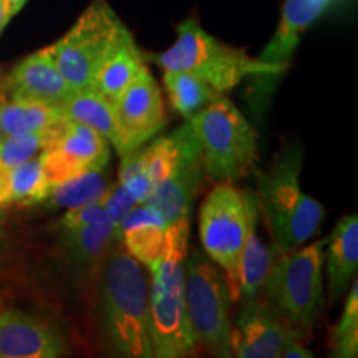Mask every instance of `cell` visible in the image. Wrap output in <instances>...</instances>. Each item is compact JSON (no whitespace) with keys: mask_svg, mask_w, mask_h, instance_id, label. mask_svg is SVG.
<instances>
[{"mask_svg":"<svg viewBox=\"0 0 358 358\" xmlns=\"http://www.w3.org/2000/svg\"><path fill=\"white\" fill-rule=\"evenodd\" d=\"M92 284L101 338L108 352L123 358H153L148 268L118 244L103 261Z\"/></svg>","mask_w":358,"mask_h":358,"instance_id":"1","label":"cell"},{"mask_svg":"<svg viewBox=\"0 0 358 358\" xmlns=\"http://www.w3.org/2000/svg\"><path fill=\"white\" fill-rule=\"evenodd\" d=\"M302 153L285 148L271 166L256 173L259 216L264 217L272 244L279 252H289L307 244L320 229L325 208L301 187Z\"/></svg>","mask_w":358,"mask_h":358,"instance_id":"2","label":"cell"},{"mask_svg":"<svg viewBox=\"0 0 358 358\" xmlns=\"http://www.w3.org/2000/svg\"><path fill=\"white\" fill-rule=\"evenodd\" d=\"M178 37L168 50L155 60L163 70H182L196 75L219 93H227L248 77H272L285 71V65L266 64L245 50L219 42L196 19H186L176 27Z\"/></svg>","mask_w":358,"mask_h":358,"instance_id":"3","label":"cell"},{"mask_svg":"<svg viewBox=\"0 0 358 358\" xmlns=\"http://www.w3.org/2000/svg\"><path fill=\"white\" fill-rule=\"evenodd\" d=\"M201 146L204 173L216 182H237L257 168V131L229 98L219 95L187 118Z\"/></svg>","mask_w":358,"mask_h":358,"instance_id":"4","label":"cell"},{"mask_svg":"<svg viewBox=\"0 0 358 358\" xmlns=\"http://www.w3.org/2000/svg\"><path fill=\"white\" fill-rule=\"evenodd\" d=\"M324 243L282 252L268 271L262 297L297 330L310 335L325 303Z\"/></svg>","mask_w":358,"mask_h":358,"instance_id":"5","label":"cell"},{"mask_svg":"<svg viewBox=\"0 0 358 358\" xmlns=\"http://www.w3.org/2000/svg\"><path fill=\"white\" fill-rule=\"evenodd\" d=\"M259 217L256 194L237 189L234 182H217L199 211V237L204 252L224 271L232 302L237 292V267L245 236L254 219Z\"/></svg>","mask_w":358,"mask_h":358,"instance_id":"6","label":"cell"},{"mask_svg":"<svg viewBox=\"0 0 358 358\" xmlns=\"http://www.w3.org/2000/svg\"><path fill=\"white\" fill-rule=\"evenodd\" d=\"M185 301L196 343L213 357H232L229 285L201 249L186 257Z\"/></svg>","mask_w":358,"mask_h":358,"instance_id":"7","label":"cell"},{"mask_svg":"<svg viewBox=\"0 0 358 358\" xmlns=\"http://www.w3.org/2000/svg\"><path fill=\"white\" fill-rule=\"evenodd\" d=\"M127 25L106 0H93L73 27L50 45L55 64L71 92L92 90L101 62Z\"/></svg>","mask_w":358,"mask_h":358,"instance_id":"8","label":"cell"},{"mask_svg":"<svg viewBox=\"0 0 358 358\" xmlns=\"http://www.w3.org/2000/svg\"><path fill=\"white\" fill-rule=\"evenodd\" d=\"M187 252L171 250L150 272L151 335L156 358H181L196 352L185 301Z\"/></svg>","mask_w":358,"mask_h":358,"instance_id":"9","label":"cell"},{"mask_svg":"<svg viewBox=\"0 0 358 358\" xmlns=\"http://www.w3.org/2000/svg\"><path fill=\"white\" fill-rule=\"evenodd\" d=\"M118 143L115 151L124 156L145 145L166 123L161 90L151 71L145 66L113 103Z\"/></svg>","mask_w":358,"mask_h":358,"instance_id":"10","label":"cell"},{"mask_svg":"<svg viewBox=\"0 0 358 358\" xmlns=\"http://www.w3.org/2000/svg\"><path fill=\"white\" fill-rule=\"evenodd\" d=\"M40 161L47 181L55 186L82 173L108 166L110 143L95 129L65 120L52 145L40 155Z\"/></svg>","mask_w":358,"mask_h":358,"instance_id":"11","label":"cell"},{"mask_svg":"<svg viewBox=\"0 0 358 358\" xmlns=\"http://www.w3.org/2000/svg\"><path fill=\"white\" fill-rule=\"evenodd\" d=\"M189 133L191 124L186 122L166 136H161L148 146H140L122 156L118 182L136 199L138 204L145 203L156 187L174 171Z\"/></svg>","mask_w":358,"mask_h":358,"instance_id":"12","label":"cell"},{"mask_svg":"<svg viewBox=\"0 0 358 358\" xmlns=\"http://www.w3.org/2000/svg\"><path fill=\"white\" fill-rule=\"evenodd\" d=\"M302 335L264 297L244 301L232 324V355L280 358L284 347Z\"/></svg>","mask_w":358,"mask_h":358,"instance_id":"13","label":"cell"},{"mask_svg":"<svg viewBox=\"0 0 358 358\" xmlns=\"http://www.w3.org/2000/svg\"><path fill=\"white\" fill-rule=\"evenodd\" d=\"M189 123V122H187ZM201 146L194 131L187 136L174 171L153 191L143 204L151 206L168 222L169 229H189L191 206L203 181Z\"/></svg>","mask_w":358,"mask_h":358,"instance_id":"14","label":"cell"},{"mask_svg":"<svg viewBox=\"0 0 358 358\" xmlns=\"http://www.w3.org/2000/svg\"><path fill=\"white\" fill-rule=\"evenodd\" d=\"M70 93L71 90L58 70L50 47L25 57L6 78L0 80V95L8 100L60 105Z\"/></svg>","mask_w":358,"mask_h":358,"instance_id":"15","label":"cell"},{"mask_svg":"<svg viewBox=\"0 0 358 358\" xmlns=\"http://www.w3.org/2000/svg\"><path fill=\"white\" fill-rule=\"evenodd\" d=\"M66 340L52 324L22 310H0V358H57Z\"/></svg>","mask_w":358,"mask_h":358,"instance_id":"16","label":"cell"},{"mask_svg":"<svg viewBox=\"0 0 358 358\" xmlns=\"http://www.w3.org/2000/svg\"><path fill=\"white\" fill-rule=\"evenodd\" d=\"M118 244L122 243L110 219L75 229H60L58 239L60 256L66 268L87 280L95 277L103 261Z\"/></svg>","mask_w":358,"mask_h":358,"instance_id":"17","label":"cell"},{"mask_svg":"<svg viewBox=\"0 0 358 358\" xmlns=\"http://www.w3.org/2000/svg\"><path fill=\"white\" fill-rule=\"evenodd\" d=\"M118 239L138 262L151 272L168 256L171 232L168 222L155 208L136 204L118 227Z\"/></svg>","mask_w":358,"mask_h":358,"instance_id":"18","label":"cell"},{"mask_svg":"<svg viewBox=\"0 0 358 358\" xmlns=\"http://www.w3.org/2000/svg\"><path fill=\"white\" fill-rule=\"evenodd\" d=\"M343 0H285L280 22L259 60L287 66L308 27Z\"/></svg>","mask_w":358,"mask_h":358,"instance_id":"19","label":"cell"},{"mask_svg":"<svg viewBox=\"0 0 358 358\" xmlns=\"http://www.w3.org/2000/svg\"><path fill=\"white\" fill-rule=\"evenodd\" d=\"M324 267L329 280V297L337 302L350 289L358 271V216L348 214L335 224L332 234L325 239Z\"/></svg>","mask_w":358,"mask_h":358,"instance_id":"20","label":"cell"},{"mask_svg":"<svg viewBox=\"0 0 358 358\" xmlns=\"http://www.w3.org/2000/svg\"><path fill=\"white\" fill-rule=\"evenodd\" d=\"M145 66V55L127 29L101 62L92 90L115 103L116 98L122 95L123 90L138 77Z\"/></svg>","mask_w":358,"mask_h":358,"instance_id":"21","label":"cell"},{"mask_svg":"<svg viewBox=\"0 0 358 358\" xmlns=\"http://www.w3.org/2000/svg\"><path fill=\"white\" fill-rule=\"evenodd\" d=\"M257 221L259 217L250 222L237 267V292L243 301L262 297L268 271L280 254L274 244L271 248L257 236Z\"/></svg>","mask_w":358,"mask_h":358,"instance_id":"22","label":"cell"},{"mask_svg":"<svg viewBox=\"0 0 358 358\" xmlns=\"http://www.w3.org/2000/svg\"><path fill=\"white\" fill-rule=\"evenodd\" d=\"M60 113L66 122L85 124L95 129L110 143L116 146L118 143V124H116L113 103L96 93L95 90L71 92L58 105Z\"/></svg>","mask_w":358,"mask_h":358,"instance_id":"23","label":"cell"},{"mask_svg":"<svg viewBox=\"0 0 358 358\" xmlns=\"http://www.w3.org/2000/svg\"><path fill=\"white\" fill-rule=\"evenodd\" d=\"M103 169L87 171L50 187L42 203L48 209H71L78 206L100 203L110 187L108 174Z\"/></svg>","mask_w":358,"mask_h":358,"instance_id":"24","label":"cell"},{"mask_svg":"<svg viewBox=\"0 0 358 358\" xmlns=\"http://www.w3.org/2000/svg\"><path fill=\"white\" fill-rule=\"evenodd\" d=\"M64 120L58 105L29 100H8L0 95V133L3 136L42 129Z\"/></svg>","mask_w":358,"mask_h":358,"instance_id":"25","label":"cell"},{"mask_svg":"<svg viewBox=\"0 0 358 358\" xmlns=\"http://www.w3.org/2000/svg\"><path fill=\"white\" fill-rule=\"evenodd\" d=\"M163 82L173 110L186 120L222 95L204 80L182 70H164Z\"/></svg>","mask_w":358,"mask_h":358,"instance_id":"26","label":"cell"},{"mask_svg":"<svg viewBox=\"0 0 358 358\" xmlns=\"http://www.w3.org/2000/svg\"><path fill=\"white\" fill-rule=\"evenodd\" d=\"M64 122H58L42 129H34V131H22L3 136L2 145H0V163L12 169L43 153L57 138L60 124Z\"/></svg>","mask_w":358,"mask_h":358,"instance_id":"27","label":"cell"},{"mask_svg":"<svg viewBox=\"0 0 358 358\" xmlns=\"http://www.w3.org/2000/svg\"><path fill=\"white\" fill-rule=\"evenodd\" d=\"M40 155L10 169V203L25 206L40 204L50 192Z\"/></svg>","mask_w":358,"mask_h":358,"instance_id":"28","label":"cell"},{"mask_svg":"<svg viewBox=\"0 0 358 358\" xmlns=\"http://www.w3.org/2000/svg\"><path fill=\"white\" fill-rule=\"evenodd\" d=\"M358 355V284L348 294L343 313L332 330V357L355 358Z\"/></svg>","mask_w":358,"mask_h":358,"instance_id":"29","label":"cell"},{"mask_svg":"<svg viewBox=\"0 0 358 358\" xmlns=\"http://www.w3.org/2000/svg\"><path fill=\"white\" fill-rule=\"evenodd\" d=\"M100 204L103 206V209H105L106 217L113 222V226L116 227V234H118V227L122 226L124 217L131 213V209L138 203L136 199L120 185V182H116V185H110L108 191L103 196Z\"/></svg>","mask_w":358,"mask_h":358,"instance_id":"30","label":"cell"},{"mask_svg":"<svg viewBox=\"0 0 358 358\" xmlns=\"http://www.w3.org/2000/svg\"><path fill=\"white\" fill-rule=\"evenodd\" d=\"M106 219L108 217H106L103 206L100 203H92L66 209V213L58 221V226L60 229H75V227L90 226V224L106 221Z\"/></svg>","mask_w":358,"mask_h":358,"instance_id":"31","label":"cell"},{"mask_svg":"<svg viewBox=\"0 0 358 358\" xmlns=\"http://www.w3.org/2000/svg\"><path fill=\"white\" fill-rule=\"evenodd\" d=\"M280 358H313V352L303 347L302 338H292L284 350L280 353Z\"/></svg>","mask_w":358,"mask_h":358,"instance_id":"32","label":"cell"},{"mask_svg":"<svg viewBox=\"0 0 358 358\" xmlns=\"http://www.w3.org/2000/svg\"><path fill=\"white\" fill-rule=\"evenodd\" d=\"M10 204V168L0 163V206Z\"/></svg>","mask_w":358,"mask_h":358,"instance_id":"33","label":"cell"},{"mask_svg":"<svg viewBox=\"0 0 358 358\" xmlns=\"http://www.w3.org/2000/svg\"><path fill=\"white\" fill-rule=\"evenodd\" d=\"M27 3V0H6V10H7V19L12 20L13 17L19 13L24 6Z\"/></svg>","mask_w":358,"mask_h":358,"instance_id":"34","label":"cell"},{"mask_svg":"<svg viewBox=\"0 0 358 358\" xmlns=\"http://www.w3.org/2000/svg\"><path fill=\"white\" fill-rule=\"evenodd\" d=\"M7 250V227H6V214L0 211V261L3 259V252Z\"/></svg>","mask_w":358,"mask_h":358,"instance_id":"35","label":"cell"},{"mask_svg":"<svg viewBox=\"0 0 358 358\" xmlns=\"http://www.w3.org/2000/svg\"><path fill=\"white\" fill-rule=\"evenodd\" d=\"M8 24L7 10H6V0H0V34H2L3 27Z\"/></svg>","mask_w":358,"mask_h":358,"instance_id":"36","label":"cell"},{"mask_svg":"<svg viewBox=\"0 0 358 358\" xmlns=\"http://www.w3.org/2000/svg\"><path fill=\"white\" fill-rule=\"evenodd\" d=\"M2 140H3V134L0 133V145H2Z\"/></svg>","mask_w":358,"mask_h":358,"instance_id":"37","label":"cell"}]
</instances>
